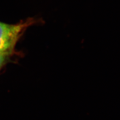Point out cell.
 I'll use <instances>...</instances> for the list:
<instances>
[{"instance_id":"cell-1","label":"cell","mask_w":120,"mask_h":120,"mask_svg":"<svg viewBox=\"0 0 120 120\" xmlns=\"http://www.w3.org/2000/svg\"><path fill=\"white\" fill-rule=\"evenodd\" d=\"M32 21L10 24L0 22V52L13 53L17 42Z\"/></svg>"},{"instance_id":"cell-2","label":"cell","mask_w":120,"mask_h":120,"mask_svg":"<svg viewBox=\"0 0 120 120\" xmlns=\"http://www.w3.org/2000/svg\"><path fill=\"white\" fill-rule=\"evenodd\" d=\"M12 53L11 52H0V70L9 62Z\"/></svg>"}]
</instances>
